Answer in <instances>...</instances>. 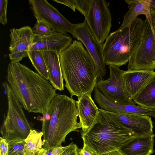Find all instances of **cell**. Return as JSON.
<instances>
[{"label": "cell", "instance_id": "17", "mask_svg": "<svg viewBox=\"0 0 155 155\" xmlns=\"http://www.w3.org/2000/svg\"><path fill=\"white\" fill-rule=\"evenodd\" d=\"M153 134L135 137L123 144L119 148L125 155H150L153 150Z\"/></svg>", "mask_w": 155, "mask_h": 155}, {"label": "cell", "instance_id": "36", "mask_svg": "<svg viewBox=\"0 0 155 155\" xmlns=\"http://www.w3.org/2000/svg\"><path fill=\"white\" fill-rule=\"evenodd\" d=\"M153 27L154 32L155 33V24L153 25Z\"/></svg>", "mask_w": 155, "mask_h": 155}, {"label": "cell", "instance_id": "28", "mask_svg": "<svg viewBox=\"0 0 155 155\" xmlns=\"http://www.w3.org/2000/svg\"><path fill=\"white\" fill-rule=\"evenodd\" d=\"M8 141L1 137L0 138V155H8Z\"/></svg>", "mask_w": 155, "mask_h": 155}, {"label": "cell", "instance_id": "26", "mask_svg": "<svg viewBox=\"0 0 155 155\" xmlns=\"http://www.w3.org/2000/svg\"><path fill=\"white\" fill-rule=\"evenodd\" d=\"M8 0H0V23L5 25L7 23V18Z\"/></svg>", "mask_w": 155, "mask_h": 155}, {"label": "cell", "instance_id": "4", "mask_svg": "<svg viewBox=\"0 0 155 155\" xmlns=\"http://www.w3.org/2000/svg\"><path fill=\"white\" fill-rule=\"evenodd\" d=\"M99 111L89 129L81 134L83 146L92 153L101 155L118 150L125 142L140 136L112 118L104 110L99 109Z\"/></svg>", "mask_w": 155, "mask_h": 155}, {"label": "cell", "instance_id": "3", "mask_svg": "<svg viewBox=\"0 0 155 155\" xmlns=\"http://www.w3.org/2000/svg\"><path fill=\"white\" fill-rule=\"evenodd\" d=\"M78 116L76 101L67 95L57 94L39 119L42 122V148L49 151L61 146L68 134L81 128Z\"/></svg>", "mask_w": 155, "mask_h": 155}, {"label": "cell", "instance_id": "22", "mask_svg": "<svg viewBox=\"0 0 155 155\" xmlns=\"http://www.w3.org/2000/svg\"><path fill=\"white\" fill-rule=\"evenodd\" d=\"M28 57L38 73L46 80H48V70L42 51H29Z\"/></svg>", "mask_w": 155, "mask_h": 155}, {"label": "cell", "instance_id": "12", "mask_svg": "<svg viewBox=\"0 0 155 155\" xmlns=\"http://www.w3.org/2000/svg\"><path fill=\"white\" fill-rule=\"evenodd\" d=\"M9 58L12 62H19L28 57L29 49L35 38L31 28L28 26L10 30Z\"/></svg>", "mask_w": 155, "mask_h": 155}, {"label": "cell", "instance_id": "33", "mask_svg": "<svg viewBox=\"0 0 155 155\" xmlns=\"http://www.w3.org/2000/svg\"><path fill=\"white\" fill-rule=\"evenodd\" d=\"M150 13L151 14L155 12V0H150Z\"/></svg>", "mask_w": 155, "mask_h": 155}, {"label": "cell", "instance_id": "16", "mask_svg": "<svg viewBox=\"0 0 155 155\" xmlns=\"http://www.w3.org/2000/svg\"><path fill=\"white\" fill-rule=\"evenodd\" d=\"M91 94L88 93L78 98L76 101L81 134L87 132L92 125L99 112V108L92 99Z\"/></svg>", "mask_w": 155, "mask_h": 155}, {"label": "cell", "instance_id": "34", "mask_svg": "<svg viewBox=\"0 0 155 155\" xmlns=\"http://www.w3.org/2000/svg\"><path fill=\"white\" fill-rule=\"evenodd\" d=\"M38 155H47V150L42 148L39 151Z\"/></svg>", "mask_w": 155, "mask_h": 155}, {"label": "cell", "instance_id": "14", "mask_svg": "<svg viewBox=\"0 0 155 155\" xmlns=\"http://www.w3.org/2000/svg\"><path fill=\"white\" fill-rule=\"evenodd\" d=\"M104 111L112 118L139 135L153 134V122L149 116Z\"/></svg>", "mask_w": 155, "mask_h": 155}, {"label": "cell", "instance_id": "29", "mask_svg": "<svg viewBox=\"0 0 155 155\" xmlns=\"http://www.w3.org/2000/svg\"><path fill=\"white\" fill-rule=\"evenodd\" d=\"M54 2L65 5L75 12V0H53Z\"/></svg>", "mask_w": 155, "mask_h": 155}, {"label": "cell", "instance_id": "30", "mask_svg": "<svg viewBox=\"0 0 155 155\" xmlns=\"http://www.w3.org/2000/svg\"><path fill=\"white\" fill-rule=\"evenodd\" d=\"M77 151L78 155H97L90 151L84 146L81 149L78 148Z\"/></svg>", "mask_w": 155, "mask_h": 155}, {"label": "cell", "instance_id": "11", "mask_svg": "<svg viewBox=\"0 0 155 155\" xmlns=\"http://www.w3.org/2000/svg\"><path fill=\"white\" fill-rule=\"evenodd\" d=\"M110 75L108 79L97 81L95 87L105 97L116 103L135 105L128 96L123 82L122 75L124 71L116 66L109 65Z\"/></svg>", "mask_w": 155, "mask_h": 155}, {"label": "cell", "instance_id": "27", "mask_svg": "<svg viewBox=\"0 0 155 155\" xmlns=\"http://www.w3.org/2000/svg\"><path fill=\"white\" fill-rule=\"evenodd\" d=\"M77 145L72 142L64 147V150L61 155H78Z\"/></svg>", "mask_w": 155, "mask_h": 155}, {"label": "cell", "instance_id": "8", "mask_svg": "<svg viewBox=\"0 0 155 155\" xmlns=\"http://www.w3.org/2000/svg\"><path fill=\"white\" fill-rule=\"evenodd\" d=\"M108 4L104 0H91L85 20L97 41L103 45L109 35L112 18Z\"/></svg>", "mask_w": 155, "mask_h": 155}, {"label": "cell", "instance_id": "18", "mask_svg": "<svg viewBox=\"0 0 155 155\" xmlns=\"http://www.w3.org/2000/svg\"><path fill=\"white\" fill-rule=\"evenodd\" d=\"M41 51L48 70L49 82L56 90H64V78L59 61V55L54 51Z\"/></svg>", "mask_w": 155, "mask_h": 155}, {"label": "cell", "instance_id": "35", "mask_svg": "<svg viewBox=\"0 0 155 155\" xmlns=\"http://www.w3.org/2000/svg\"><path fill=\"white\" fill-rule=\"evenodd\" d=\"M152 18L153 23V24H155V12L151 14Z\"/></svg>", "mask_w": 155, "mask_h": 155}, {"label": "cell", "instance_id": "10", "mask_svg": "<svg viewBox=\"0 0 155 155\" xmlns=\"http://www.w3.org/2000/svg\"><path fill=\"white\" fill-rule=\"evenodd\" d=\"M71 34L83 44L93 58L97 69V82L103 80L107 73L103 55V45L96 40L85 20L83 23L74 24Z\"/></svg>", "mask_w": 155, "mask_h": 155}, {"label": "cell", "instance_id": "25", "mask_svg": "<svg viewBox=\"0 0 155 155\" xmlns=\"http://www.w3.org/2000/svg\"><path fill=\"white\" fill-rule=\"evenodd\" d=\"M91 2V0H75L76 9L85 17L88 12Z\"/></svg>", "mask_w": 155, "mask_h": 155}, {"label": "cell", "instance_id": "23", "mask_svg": "<svg viewBox=\"0 0 155 155\" xmlns=\"http://www.w3.org/2000/svg\"><path fill=\"white\" fill-rule=\"evenodd\" d=\"M32 30L35 36L40 38L47 37L57 32L45 23L38 20Z\"/></svg>", "mask_w": 155, "mask_h": 155}, {"label": "cell", "instance_id": "21", "mask_svg": "<svg viewBox=\"0 0 155 155\" xmlns=\"http://www.w3.org/2000/svg\"><path fill=\"white\" fill-rule=\"evenodd\" d=\"M43 136L42 131L33 130L25 140V144L24 155H38L39 151L42 148Z\"/></svg>", "mask_w": 155, "mask_h": 155}, {"label": "cell", "instance_id": "13", "mask_svg": "<svg viewBox=\"0 0 155 155\" xmlns=\"http://www.w3.org/2000/svg\"><path fill=\"white\" fill-rule=\"evenodd\" d=\"M125 91L129 97L133 100L150 82L155 79L154 71H124L122 75Z\"/></svg>", "mask_w": 155, "mask_h": 155}, {"label": "cell", "instance_id": "20", "mask_svg": "<svg viewBox=\"0 0 155 155\" xmlns=\"http://www.w3.org/2000/svg\"><path fill=\"white\" fill-rule=\"evenodd\" d=\"M133 100L140 106L155 110V79L148 84Z\"/></svg>", "mask_w": 155, "mask_h": 155}, {"label": "cell", "instance_id": "7", "mask_svg": "<svg viewBox=\"0 0 155 155\" xmlns=\"http://www.w3.org/2000/svg\"><path fill=\"white\" fill-rule=\"evenodd\" d=\"M155 69V33L147 19L143 21L141 39L130 58L127 71H154Z\"/></svg>", "mask_w": 155, "mask_h": 155}, {"label": "cell", "instance_id": "5", "mask_svg": "<svg viewBox=\"0 0 155 155\" xmlns=\"http://www.w3.org/2000/svg\"><path fill=\"white\" fill-rule=\"evenodd\" d=\"M143 24L142 19L137 17L129 25L108 35L103 45L106 65L119 67L129 61L140 42Z\"/></svg>", "mask_w": 155, "mask_h": 155}, {"label": "cell", "instance_id": "2", "mask_svg": "<svg viewBox=\"0 0 155 155\" xmlns=\"http://www.w3.org/2000/svg\"><path fill=\"white\" fill-rule=\"evenodd\" d=\"M59 59L65 86L71 97L91 94L97 82V69L82 43L76 40L73 41L60 53Z\"/></svg>", "mask_w": 155, "mask_h": 155}, {"label": "cell", "instance_id": "19", "mask_svg": "<svg viewBox=\"0 0 155 155\" xmlns=\"http://www.w3.org/2000/svg\"><path fill=\"white\" fill-rule=\"evenodd\" d=\"M129 10L124 15L122 23L118 30L129 25L139 15L146 16L153 31L154 32L152 18L150 13V0H125Z\"/></svg>", "mask_w": 155, "mask_h": 155}, {"label": "cell", "instance_id": "31", "mask_svg": "<svg viewBox=\"0 0 155 155\" xmlns=\"http://www.w3.org/2000/svg\"><path fill=\"white\" fill-rule=\"evenodd\" d=\"M64 150V147L62 146L54 148L52 150V155H61Z\"/></svg>", "mask_w": 155, "mask_h": 155}, {"label": "cell", "instance_id": "1", "mask_svg": "<svg viewBox=\"0 0 155 155\" xmlns=\"http://www.w3.org/2000/svg\"><path fill=\"white\" fill-rule=\"evenodd\" d=\"M7 82L22 108L43 115L57 94L50 82L19 62L9 63Z\"/></svg>", "mask_w": 155, "mask_h": 155}, {"label": "cell", "instance_id": "6", "mask_svg": "<svg viewBox=\"0 0 155 155\" xmlns=\"http://www.w3.org/2000/svg\"><path fill=\"white\" fill-rule=\"evenodd\" d=\"M2 85L7 97L8 110L1 127L2 137L8 141L24 140L32 128L8 83L5 81Z\"/></svg>", "mask_w": 155, "mask_h": 155}, {"label": "cell", "instance_id": "15", "mask_svg": "<svg viewBox=\"0 0 155 155\" xmlns=\"http://www.w3.org/2000/svg\"><path fill=\"white\" fill-rule=\"evenodd\" d=\"M72 41V38L70 36L58 32L47 37H35L29 51H54L59 55Z\"/></svg>", "mask_w": 155, "mask_h": 155}, {"label": "cell", "instance_id": "24", "mask_svg": "<svg viewBox=\"0 0 155 155\" xmlns=\"http://www.w3.org/2000/svg\"><path fill=\"white\" fill-rule=\"evenodd\" d=\"M8 142V155H24L25 140L9 141Z\"/></svg>", "mask_w": 155, "mask_h": 155}, {"label": "cell", "instance_id": "9", "mask_svg": "<svg viewBox=\"0 0 155 155\" xmlns=\"http://www.w3.org/2000/svg\"><path fill=\"white\" fill-rule=\"evenodd\" d=\"M29 4L34 16L38 20L47 24L55 31L71 33L73 24L46 0H29Z\"/></svg>", "mask_w": 155, "mask_h": 155}, {"label": "cell", "instance_id": "32", "mask_svg": "<svg viewBox=\"0 0 155 155\" xmlns=\"http://www.w3.org/2000/svg\"><path fill=\"white\" fill-rule=\"evenodd\" d=\"M101 155H125L120 150L112 151Z\"/></svg>", "mask_w": 155, "mask_h": 155}]
</instances>
